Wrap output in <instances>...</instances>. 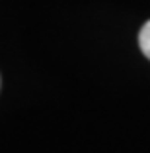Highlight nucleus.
<instances>
[{"label":"nucleus","instance_id":"1","mask_svg":"<svg viewBox=\"0 0 150 153\" xmlns=\"http://www.w3.org/2000/svg\"><path fill=\"white\" fill-rule=\"evenodd\" d=\"M138 45H140L142 53L150 59V20L142 26L140 33H138Z\"/></svg>","mask_w":150,"mask_h":153}]
</instances>
